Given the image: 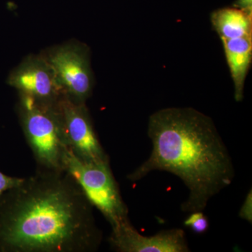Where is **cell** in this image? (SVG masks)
I'll return each instance as SVG.
<instances>
[{
    "instance_id": "cell-13",
    "label": "cell",
    "mask_w": 252,
    "mask_h": 252,
    "mask_svg": "<svg viewBox=\"0 0 252 252\" xmlns=\"http://www.w3.org/2000/svg\"><path fill=\"white\" fill-rule=\"evenodd\" d=\"M239 217L252 223V189L247 195L243 206L238 214Z\"/></svg>"
},
{
    "instance_id": "cell-11",
    "label": "cell",
    "mask_w": 252,
    "mask_h": 252,
    "mask_svg": "<svg viewBox=\"0 0 252 252\" xmlns=\"http://www.w3.org/2000/svg\"><path fill=\"white\" fill-rule=\"evenodd\" d=\"M185 225L198 234L205 233L209 228V221L203 211L193 212L185 220Z\"/></svg>"
},
{
    "instance_id": "cell-8",
    "label": "cell",
    "mask_w": 252,
    "mask_h": 252,
    "mask_svg": "<svg viewBox=\"0 0 252 252\" xmlns=\"http://www.w3.org/2000/svg\"><path fill=\"white\" fill-rule=\"evenodd\" d=\"M8 84L38 102L56 104L63 96L51 66L45 60L31 58L10 74Z\"/></svg>"
},
{
    "instance_id": "cell-14",
    "label": "cell",
    "mask_w": 252,
    "mask_h": 252,
    "mask_svg": "<svg viewBox=\"0 0 252 252\" xmlns=\"http://www.w3.org/2000/svg\"><path fill=\"white\" fill-rule=\"evenodd\" d=\"M233 6L249 14H252V0H236Z\"/></svg>"
},
{
    "instance_id": "cell-1",
    "label": "cell",
    "mask_w": 252,
    "mask_h": 252,
    "mask_svg": "<svg viewBox=\"0 0 252 252\" xmlns=\"http://www.w3.org/2000/svg\"><path fill=\"white\" fill-rule=\"evenodd\" d=\"M94 205L65 170L36 169L0 195V252H93Z\"/></svg>"
},
{
    "instance_id": "cell-6",
    "label": "cell",
    "mask_w": 252,
    "mask_h": 252,
    "mask_svg": "<svg viewBox=\"0 0 252 252\" xmlns=\"http://www.w3.org/2000/svg\"><path fill=\"white\" fill-rule=\"evenodd\" d=\"M58 107L68 149L83 161H108V155L99 142L85 104L63 95Z\"/></svg>"
},
{
    "instance_id": "cell-4",
    "label": "cell",
    "mask_w": 252,
    "mask_h": 252,
    "mask_svg": "<svg viewBox=\"0 0 252 252\" xmlns=\"http://www.w3.org/2000/svg\"><path fill=\"white\" fill-rule=\"evenodd\" d=\"M64 170L75 179L89 201L114 227L128 220V210L111 170L109 160L86 162L68 149Z\"/></svg>"
},
{
    "instance_id": "cell-3",
    "label": "cell",
    "mask_w": 252,
    "mask_h": 252,
    "mask_svg": "<svg viewBox=\"0 0 252 252\" xmlns=\"http://www.w3.org/2000/svg\"><path fill=\"white\" fill-rule=\"evenodd\" d=\"M58 102L44 103L21 94L19 114L21 126L37 169L64 170V158L68 148Z\"/></svg>"
},
{
    "instance_id": "cell-12",
    "label": "cell",
    "mask_w": 252,
    "mask_h": 252,
    "mask_svg": "<svg viewBox=\"0 0 252 252\" xmlns=\"http://www.w3.org/2000/svg\"><path fill=\"white\" fill-rule=\"evenodd\" d=\"M23 178L10 177L0 172V195L6 190L14 188L22 182Z\"/></svg>"
},
{
    "instance_id": "cell-9",
    "label": "cell",
    "mask_w": 252,
    "mask_h": 252,
    "mask_svg": "<svg viewBox=\"0 0 252 252\" xmlns=\"http://www.w3.org/2000/svg\"><path fill=\"white\" fill-rule=\"evenodd\" d=\"M221 41L234 84L235 98L240 102L243 99L245 79L252 63V35Z\"/></svg>"
},
{
    "instance_id": "cell-2",
    "label": "cell",
    "mask_w": 252,
    "mask_h": 252,
    "mask_svg": "<svg viewBox=\"0 0 252 252\" xmlns=\"http://www.w3.org/2000/svg\"><path fill=\"white\" fill-rule=\"evenodd\" d=\"M148 135L150 157L127 178L137 182L157 170L177 176L189 190L182 211H203L234 180L228 149L211 118L203 113L190 107L160 109L149 117Z\"/></svg>"
},
{
    "instance_id": "cell-7",
    "label": "cell",
    "mask_w": 252,
    "mask_h": 252,
    "mask_svg": "<svg viewBox=\"0 0 252 252\" xmlns=\"http://www.w3.org/2000/svg\"><path fill=\"white\" fill-rule=\"evenodd\" d=\"M109 243L121 252H187L185 231L180 228L162 230L155 235H141L128 220L112 227Z\"/></svg>"
},
{
    "instance_id": "cell-5",
    "label": "cell",
    "mask_w": 252,
    "mask_h": 252,
    "mask_svg": "<svg viewBox=\"0 0 252 252\" xmlns=\"http://www.w3.org/2000/svg\"><path fill=\"white\" fill-rule=\"evenodd\" d=\"M46 61L63 95L85 104L93 89L92 72L86 49L76 45L60 46L50 53Z\"/></svg>"
},
{
    "instance_id": "cell-10",
    "label": "cell",
    "mask_w": 252,
    "mask_h": 252,
    "mask_svg": "<svg viewBox=\"0 0 252 252\" xmlns=\"http://www.w3.org/2000/svg\"><path fill=\"white\" fill-rule=\"evenodd\" d=\"M211 22L220 39L252 35V14L234 6L214 11Z\"/></svg>"
}]
</instances>
